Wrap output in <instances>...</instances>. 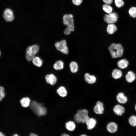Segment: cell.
<instances>
[{
  "instance_id": "1f68e13d",
  "label": "cell",
  "mask_w": 136,
  "mask_h": 136,
  "mask_svg": "<svg viewBox=\"0 0 136 136\" xmlns=\"http://www.w3.org/2000/svg\"><path fill=\"white\" fill-rule=\"evenodd\" d=\"M70 30L68 28L66 27V28L64 30V33L66 35H69L71 32Z\"/></svg>"
},
{
  "instance_id": "30bf717a",
  "label": "cell",
  "mask_w": 136,
  "mask_h": 136,
  "mask_svg": "<svg viewBox=\"0 0 136 136\" xmlns=\"http://www.w3.org/2000/svg\"><path fill=\"white\" fill-rule=\"evenodd\" d=\"M116 99L118 104L123 105L126 104L128 101V97L122 92H120L116 95Z\"/></svg>"
},
{
  "instance_id": "4316f807",
  "label": "cell",
  "mask_w": 136,
  "mask_h": 136,
  "mask_svg": "<svg viewBox=\"0 0 136 136\" xmlns=\"http://www.w3.org/2000/svg\"><path fill=\"white\" fill-rule=\"evenodd\" d=\"M102 8L104 11L108 14L112 12L113 8L110 5L104 4Z\"/></svg>"
},
{
  "instance_id": "ab89813d",
  "label": "cell",
  "mask_w": 136,
  "mask_h": 136,
  "mask_svg": "<svg viewBox=\"0 0 136 136\" xmlns=\"http://www.w3.org/2000/svg\"><path fill=\"white\" fill-rule=\"evenodd\" d=\"M1 50H0V57L1 56Z\"/></svg>"
},
{
  "instance_id": "e575fe53",
  "label": "cell",
  "mask_w": 136,
  "mask_h": 136,
  "mask_svg": "<svg viewBox=\"0 0 136 136\" xmlns=\"http://www.w3.org/2000/svg\"><path fill=\"white\" fill-rule=\"evenodd\" d=\"M29 136H38L37 135L33 133H31Z\"/></svg>"
},
{
  "instance_id": "74e56055",
  "label": "cell",
  "mask_w": 136,
  "mask_h": 136,
  "mask_svg": "<svg viewBox=\"0 0 136 136\" xmlns=\"http://www.w3.org/2000/svg\"><path fill=\"white\" fill-rule=\"evenodd\" d=\"M134 110L136 112V103L135 105L134 106Z\"/></svg>"
},
{
  "instance_id": "7a4b0ae2",
  "label": "cell",
  "mask_w": 136,
  "mask_h": 136,
  "mask_svg": "<svg viewBox=\"0 0 136 136\" xmlns=\"http://www.w3.org/2000/svg\"><path fill=\"white\" fill-rule=\"evenodd\" d=\"M108 49L112 57L113 58L121 57L123 54V48L120 43L111 44L109 47Z\"/></svg>"
},
{
  "instance_id": "9c48e42d",
  "label": "cell",
  "mask_w": 136,
  "mask_h": 136,
  "mask_svg": "<svg viewBox=\"0 0 136 136\" xmlns=\"http://www.w3.org/2000/svg\"><path fill=\"white\" fill-rule=\"evenodd\" d=\"M112 110L114 114L118 116H122L126 112L125 108L123 105L118 103L114 106Z\"/></svg>"
},
{
  "instance_id": "836d02e7",
  "label": "cell",
  "mask_w": 136,
  "mask_h": 136,
  "mask_svg": "<svg viewBox=\"0 0 136 136\" xmlns=\"http://www.w3.org/2000/svg\"><path fill=\"white\" fill-rule=\"evenodd\" d=\"M60 136H71L69 134L66 133H62Z\"/></svg>"
},
{
  "instance_id": "5bb4252c",
  "label": "cell",
  "mask_w": 136,
  "mask_h": 136,
  "mask_svg": "<svg viewBox=\"0 0 136 136\" xmlns=\"http://www.w3.org/2000/svg\"><path fill=\"white\" fill-rule=\"evenodd\" d=\"M126 82L128 83H131L134 82L136 80V75L132 71L127 72L125 76Z\"/></svg>"
},
{
  "instance_id": "44dd1931",
  "label": "cell",
  "mask_w": 136,
  "mask_h": 136,
  "mask_svg": "<svg viewBox=\"0 0 136 136\" xmlns=\"http://www.w3.org/2000/svg\"><path fill=\"white\" fill-rule=\"evenodd\" d=\"M117 30V28L114 24H108L107 28V31L109 34H112Z\"/></svg>"
},
{
  "instance_id": "d4e9b609",
  "label": "cell",
  "mask_w": 136,
  "mask_h": 136,
  "mask_svg": "<svg viewBox=\"0 0 136 136\" xmlns=\"http://www.w3.org/2000/svg\"><path fill=\"white\" fill-rule=\"evenodd\" d=\"M30 100L29 98L28 97H24L20 100V103L22 106L26 108L30 106Z\"/></svg>"
},
{
  "instance_id": "277c9868",
  "label": "cell",
  "mask_w": 136,
  "mask_h": 136,
  "mask_svg": "<svg viewBox=\"0 0 136 136\" xmlns=\"http://www.w3.org/2000/svg\"><path fill=\"white\" fill-rule=\"evenodd\" d=\"M39 49V46L37 45H33L27 48L25 53L26 58L29 61L32 60L38 52Z\"/></svg>"
},
{
  "instance_id": "6da1fadb",
  "label": "cell",
  "mask_w": 136,
  "mask_h": 136,
  "mask_svg": "<svg viewBox=\"0 0 136 136\" xmlns=\"http://www.w3.org/2000/svg\"><path fill=\"white\" fill-rule=\"evenodd\" d=\"M90 116L88 110L86 108H82L77 110L74 114L73 120L76 123L85 124Z\"/></svg>"
},
{
  "instance_id": "cb8c5ba5",
  "label": "cell",
  "mask_w": 136,
  "mask_h": 136,
  "mask_svg": "<svg viewBox=\"0 0 136 136\" xmlns=\"http://www.w3.org/2000/svg\"><path fill=\"white\" fill-rule=\"evenodd\" d=\"M64 66L63 62L62 60H59L56 61L54 64L53 67L56 70L62 69Z\"/></svg>"
},
{
  "instance_id": "f1b7e54d",
  "label": "cell",
  "mask_w": 136,
  "mask_h": 136,
  "mask_svg": "<svg viewBox=\"0 0 136 136\" xmlns=\"http://www.w3.org/2000/svg\"><path fill=\"white\" fill-rule=\"evenodd\" d=\"M115 4L117 8H120L124 5V2L123 0H114Z\"/></svg>"
},
{
  "instance_id": "7c38bea8",
  "label": "cell",
  "mask_w": 136,
  "mask_h": 136,
  "mask_svg": "<svg viewBox=\"0 0 136 136\" xmlns=\"http://www.w3.org/2000/svg\"><path fill=\"white\" fill-rule=\"evenodd\" d=\"M84 79L85 82L90 85L95 84L97 81V78L95 75H91L88 73H86L84 74Z\"/></svg>"
},
{
  "instance_id": "d6986e66",
  "label": "cell",
  "mask_w": 136,
  "mask_h": 136,
  "mask_svg": "<svg viewBox=\"0 0 136 136\" xmlns=\"http://www.w3.org/2000/svg\"><path fill=\"white\" fill-rule=\"evenodd\" d=\"M45 78L47 82L51 85H54L57 81L56 76L52 74L47 75Z\"/></svg>"
},
{
  "instance_id": "83f0119b",
  "label": "cell",
  "mask_w": 136,
  "mask_h": 136,
  "mask_svg": "<svg viewBox=\"0 0 136 136\" xmlns=\"http://www.w3.org/2000/svg\"><path fill=\"white\" fill-rule=\"evenodd\" d=\"M128 13L131 17L134 18H136V7L130 8L128 11Z\"/></svg>"
},
{
  "instance_id": "ba28073f",
  "label": "cell",
  "mask_w": 136,
  "mask_h": 136,
  "mask_svg": "<svg viewBox=\"0 0 136 136\" xmlns=\"http://www.w3.org/2000/svg\"><path fill=\"white\" fill-rule=\"evenodd\" d=\"M54 45L58 51L64 54H68L69 51L65 40H63L59 42H57L55 43Z\"/></svg>"
},
{
  "instance_id": "3957f363",
  "label": "cell",
  "mask_w": 136,
  "mask_h": 136,
  "mask_svg": "<svg viewBox=\"0 0 136 136\" xmlns=\"http://www.w3.org/2000/svg\"><path fill=\"white\" fill-rule=\"evenodd\" d=\"M30 107L33 112L39 116H44L47 113L46 108L41 104L33 101L30 103Z\"/></svg>"
},
{
  "instance_id": "60d3db41",
  "label": "cell",
  "mask_w": 136,
  "mask_h": 136,
  "mask_svg": "<svg viewBox=\"0 0 136 136\" xmlns=\"http://www.w3.org/2000/svg\"><path fill=\"white\" fill-rule=\"evenodd\" d=\"M69 132H68V133H69ZM74 133H75V132H74ZM68 134H69V133H68Z\"/></svg>"
},
{
  "instance_id": "52a82bcc",
  "label": "cell",
  "mask_w": 136,
  "mask_h": 136,
  "mask_svg": "<svg viewBox=\"0 0 136 136\" xmlns=\"http://www.w3.org/2000/svg\"><path fill=\"white\" fill-rule=\"evenodd\" d=\"M118 16L115 12H112L105 15L104 17V19L105 22L110 24H114L118 20Z\"/></svg>"
},
{
  "instance_id": "e0dca14e",
  "label": "cell",
  "mask_w": 136,
  "mask_h": 136,
  "mask_svg": "<svg viewBox=\"0 0 136 136\" xmlns=\"http://www.w3.org/2000/svg\"><path fill=\"white\" fill-rule=\"evenodd\" d=\"M123 75V72L119 69L116 68L113 69L111 73L112 77V78L115 80L120 79Z\"/></svg>"
},
{
  "instance_id": "4dcf8cb0",
  "label": "cell",
  "mask_w": 136,
  "mask_h": 136,
  "mask_svg": "<svg viewBox=\"0 0 136 136\" xmlns=\"http://www.w3.org/2000/svg\"><path fill=\"white\" fill-rule=\"evenodd\" d=\"M72 1L74 4L76 6H78L81 4L83 0H72Z\"/></svg>"
},
{
  "instance_id": "5b68a950",
  "label": "cell",
  "mask_w": 136,
  "mask_h": 136,
  "mask_svg": "<svg viewBox=\"0 0 136 136\" xmlns=\"http://www.w3.org/2000/svg\"><path fill=\"white\" fill-rule=\"evenodd\" d=\"M63 23L66 26V27L71 31H73L75 29L73 16L71 14H65L63 17Z\"/></svg>"
},
{
  "instance_id": "8d00e7d4",
  "label": "cell",
  "mask_w": 136,
  "mask_h": 136,
  "mask_svg": "<svg viewBox=\"0 0 136 136\" xmlns=\"http://www.w3.org/2000/svg\"><path fill=\"white\" fill-rule=\"evenodd\" d=\"M80 136H89L86 134H83L80 135Z\"/></svg>"
},
{
  "instance_id": "ffe728a7",
  "label": "cell",
  "mask_w": 136,
  "mask_h": 136,
  "mask_svg": "<svg viewBox=\"0 0 136 136\" xmlns=\"http://www.w3.org/2000/svg\"><path fill=\"white\" fill-rule=\"evenodd\" d=\"M57 93L60 97H64L66 96L68 92L66 88L63 86L60 87L57 90Z\"/></svg>"
},
{
  "instance_id": "4fadbf2b",
  "label": "cell",
  "mask_w": 136,
  "mask_h": 136,
  "mask_svg": "<svg viewBox=\"0 0 136 136\" xmlns=\"http://www.w3.org/2000/svg\"><path fill=\"white\" fill-rule=\"evenodd\" d=\"M97 123V119L95 117L91 116L86 121L85 124L87 129L91 130L95 127Z\"/></svg>"
},
{
  "instance_id": "d6a6232c",
  "label": "cell",
  "mask_w": 136,
  "mask_h": 136,
  "mask_svg": "<svg viewBox=\"0 0 136 136\" xmlns=\"http://www.w3.org/2000/svg\"><path fill=\"white\" fill-rule=\"evenodd\" d=\"M103 2L106 4L110 5L112 3L113 0H102Z\"/></svg>"
},
{
  "instance_id": "d590c367",
  "label": "cell",
  "mask_w": 136,
  "mask_h": 136,
  "mask_svg": "<svg viewBox=\"0 0 136 136\" xmlns=\"http://www.w3.org/2000/svg\"><path fill=\"white\" fill-rule=\"evenodd\" d=\"M0 136H5V135L2 132L0 131Z\"/></svg>"
},
{
  "instance_id": "2e32d148",
  "label": "cell",
  "mask_w": 136,
  "mask_h": 136,
  "mask_svg": "<svg viewBox=\"0 0 136 136\" xmlns=\"http://www.w3.org/2000/svg\"><path fill=\"white\" fill-rule=\"evenodd\" d=\"M66 129L69 131H73L76 128V123L73 120H70L66 122L65 123Z\"/></svg>"
},
{
  "instance_id": "f546056e",
  "label": "cell",
  "mask_w": 136,
  "mask_h": 136,
  "mask_svg": "<svg viewBox=\"0 0 136 136\" xmlns=\"http://www.w3.org/2000/svg\"><path fill=\"white\" fill-rule=\"evenodd\" d=\"M5 93L4 92V88L2 86H0V101L5 97Z\"/></svg>"
},
{
  "instance_id": "8fae6325",
  "label": "cell",
  "mask_w": 136,
  "mask_h": 136,
  "mask_svg": "<svg viewBox=\"0 0 136 136\" xmlns=\"http://www.w3.org/2000/svg\"><path fill=\"white\" fill-rule=\"evenodd\" d=\"M3 17L6 22L12 21L14 19L13 12L10 9H6L4 11Z\"/></svg>"
},
{
  "instance_id": "f35d334b",
  "label": "cell",
  "mask_w": 136,
  "mask_h": 136,
  "mask_svg": "<svg viewBox=\"0 0 136 136\" xmlns=\"http://www.w3.org/2000/svg\"><path fill=\"white\" fill-rule=\"evenodd\" d=\"M12 136H19L18 134L15 133Z\"/></svg>"
},
{
  "instance_id": "7402d4cb",
  "label": "cell",
  "mask_w": 136,
  "mask_h": 136,
  "mask_svg": "<svg viewBox=\"0 0 136 136\" xmlns=\"http://www.w3.org/2000/svg\"><path fill=\"white\" fill-rule=\"evenodd\" d=\"M70 71L73 73H76L78 71V64L77 62L75 61H72L70 63Z\"/></svg>"
},
{
  "instance_id": "484cf974",
  "label": "cell",
  "mask_w": 136,
  "mask_h": 136,
  "mask_svg": "<svg viewBox=\"0 0 136 136\" xmlns=\"http://www.w3.org/2000/svg\"><path fill=\"white\" fill-rule=\"evenodd\" d=\"M128 121L129 124L131 126H136V115H131L129 117Z\"/></svg>"
},
{
  "instance_id": "8992f818",
  "label": "cell",
  "mask_w": 136,
  "mask_h": 136,
  "mask_svg": "<svg viewBox=\"0 0 136 136\" xmlns=\"http://www.w3.org/2000/svg\"><path fill=\"white\" fill-rule=\"evenodd\" d=\"M105 109L104 102L100 100H97L96 101L92 109L94 113L97 115H103Z\"/></svg>"
},
{
  "instance_id": "ac0fdd59",
  "label": "cell",
  "mask_w": 136,
  "mask_h": 136,
  "mask_svg": "<svg viewBox=\"0 0 136 136\" xmlns=\"http://www.w3.org/2000/svg\"><path fill=\"white\" fill-rule=\"evenodd\" d=\"M129 62L126 59L123 58L119 60L117 62L118 67L120 69H124L127 68L129 65Z\"/></svg>"
},
{
  "instance_id": "603a6c76",
  "label": "cell",
  "mask_w": 136,
  "mask_h": 136,
  "mask_svg": "<svg viewBox=\"0 0 136 136\" xmlns=\"http://www.w3.org/2000/svg\"><path fill=\"white\" fill-rule=\"evenodd\" d=\"M32 60L33 64L37 66L41 67L43 64V60L38 56H35Z\"/></svg>"
},
{
  "instance_id": "9a60e30c",
  "label": "cell",
  "mask_w": 136,
  "mask_h": 136,
  "mask_svg": "<svg viewBox=\"0 0 136 136\" xmlns=\"http://www.w3.org/2000/svg\"><path fill=\"white\" fill-rule=\"evenodd\" d=\"M106 128L107 131L111 133H114L116 132L118 128L117 124L113 121H110L107 124Z\"/></svg>"
}]
</instances>
